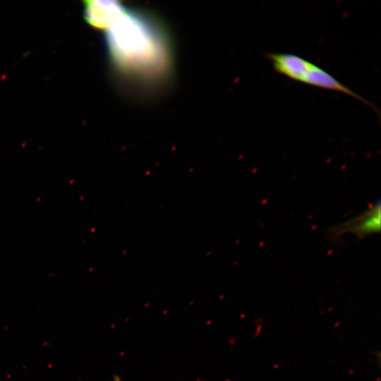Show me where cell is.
Here are the masks:
<instances>
[{
    "mask_svg": "<svg viewBox=\"0 0 381 381\" xmlns=\"http://www.w3.org/2000/svg\"><path fill=\"white\" fill-rule=\"evenodd\" d=\"M267 57L277 72L291 80L348 95L375 109L369 101L341 83L329 73L298 55L269 53Z\"/></svg>",
    "mask_w": 381,
    "mask_h": 381,
    "instance_id": "obj_2",
    "label": "cell"
},
{
    "mask_svg": "<svg viewBox=\"0 0 381 381\" xmlns=\"http://www.w3.org/2000/svg\"><path fill=\"white\" fill-rule=\"evenodd\" d=\"M155 23L142 12L125 8L106 30L110 56L119 69L144 78L165 73L170 51L165 34Z\"/></svg>",
    "mask_w": 381,
    "mask_h": 381,
    "instance_id": "obj_1",
    "label": "cell"
},
{
    "mask_svg": "<svg viewBox=\"0 0 381 381\" xmlns=\"http://www.w3.org/2000/svg\"><path fill=\"white\" fill-rule=\"evenodd\" d=\"M380 201L371 204L363 213L329 229L327 237L337 241L344 234L353 233L358 238L379 233L380 231Z\"/></svg>",
    "mask_w": 381,
    "mask_h": 381,
    "instance_id": "obj_3",
    "label": "cell"
},
{
    "mask_svg": "<svg viewBox=\"0 0 381 381\" xmlns=\"http://www.w3.org/2000/svg\"><path fill=\"white\" fill-rule=\"evenodd\" d=\"M84 18L95 28L107 30L123 11L119 1L108 0L85 1Z\"/></svg>",
    "mask_w": 381,
    "mask_h": 381,
    "instance_id": "obj_4",
    "label": "cell"
}]
</instances>
